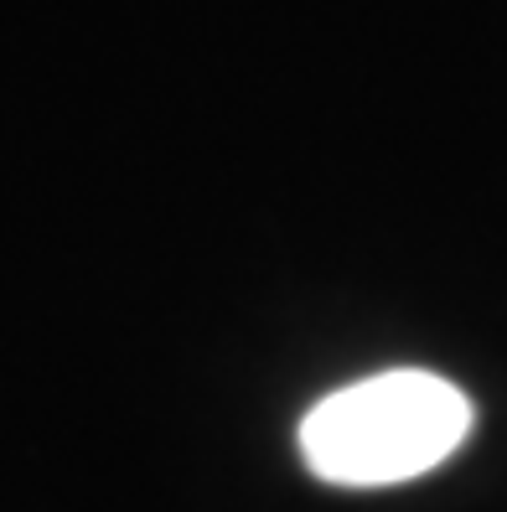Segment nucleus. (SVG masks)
Returning <instances> with one entry per match:
<instances>
[{
    "instance_id": "nucleus-1",
    "label": "nucleus",
    "mask_w": 507,
    "mask_h": 512,
    "mask_svg": "<svg viewBox=\"0 0 507 512\" xmlns=\"http://www.w3.org/2000/svg\"><path fill=\"white\" fill-rule=\"evenodd\" d=\"M476 409L466 388L430 368H389L368 373L301 419V461L326 487H399L430 476L466 445Z\"/></svg>"
}]
</instances>
